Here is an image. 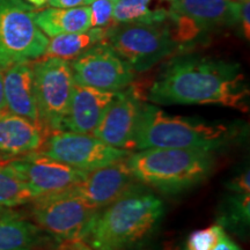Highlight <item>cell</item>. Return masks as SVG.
<instances>
[{
	"mask_svg": "<svg viewBox=\"0 0 250 250\" xmlns=\"http://www.w3.org/2000/svg\"><path fill=\"white\" fill-rule=\"evenodd\" d=\"M57 250H94L92 247H89L83 240H78L73 242L59 243Z\"/></svg>",
	"mask_w": 250,
	"mask_h": 250,
	"instance_id": "29",
	"label": "cell"
},
{
	"mask_svg": "<svg viewBox=\"0 0 250 250\" xmlns=\"http://www.w3.org/2000/svg\"><path fill=\"white\" fill-rule=\"evenodd\" d=\"M249 88L237 62L181 56L166 65L149 85L146 99L155 104L221 105L247 112Z\"/></svg>",
	"mask_w": 250,
	"mask_h": 250,
	"instance_id": "1",
	"label": "cell"
},
{
	"mask_svg": "<svg viewBox=\"0 0 250 250\" xmlns=\"http://www.w3.org/2000/svg\"><path fill=\"white\" fill-rule=\"evenodd\" d=\"M226 235L225 228L218 223L193 230L188 236L184 250H212Z\"/></svg>",
	"mask_w": 250,
	"mask_h": 250,
	"instance_id": "24",
	"label": "cell"
},
{
	"mask_svg": "<svg viewBox=\"0 0 250 250\" xmlns=\"http://www.w3.org/2000/svg\"><path fill=\"white\" fill-rule=\"evenodd\" d=\"M95 0H49L48 4L50 7L56 8H73L88 6Z\"/></svg>",
	"mask_w": 250,
	"mask_h": 250,
	"instance_id": "28",
	"label": "cell"
},
{
	"mask_svg": "<svg viewBox=\"0 0 250 250\" xmlns=\"http://www.w3.org/2000/svg\"><path fill=\"white\" fill-rule=\"evenodd\" d=\"M35 196L8 162H0V206L15 208L31 203Z\"/></svg>",
	"mask_w": 250,
	"mask_h": 250,
	"instance_id": "22",
	"label": "cell"
},
{
	"mask_svg": "<svg viewBox=\"0 0 250 250\" xmlns=\"http://www.w3.org/2000/svg\"><path fill=\"white\" fill-rule=\"evenodd\" d=\"M143 105L142 95L131 83L127 88L117 92L93 134L112 147L133 151Z\"/></svg>",
	"mask_w": 250,
	"mask_h": 250,
	"instance_id": "12",
	"label": "cell"
},
{
	"mask_svg": "<svg viewBox=\"0 0 250 250\" xmlns=\"http://www.w3.org/2000/svg\"><path fill=\"white\" fill-rule=\"evenodd\" d=\"M52 240L36 224L13 211L0 215V250H42Z\"/></svg>",
	"mask_w": 250,
	"mask_h": 250,
	"instance_id": "18",
	"label": "cell"
},
{
	"mask_svg": "<svg viewBox=\"0 0 250 250\" xmlns=\"http://www.w3.org/2000/svg\"><path fill=\"white\" fill-rule=\"evenodd\" d=\"M237 136L239 129L234 125L174 116L144 103L137 127L136 151L180 148L214 153L227 147Z\"/></svg>",
	"mask_w": 250,
	"mask_h": 250,
	"instance_id": "3",
	"label": "cell"
},
{
	"mask_svg": "<svg viewBox=\"0 0 250 250\" xmlns=\"http://www.w3.org/2000/svg\"><path fill=\"white\" fill-rule=\"evenodd\" d=\"M133 250H182L179 245L173 241L164 242L158 246H149V247H138Z\"/></svg>",
	"mask_w": 250,
	"mask_h": 250,
	"instance_id": "30",
	"label": "cell"
},
{
	"mask_svg": "<svg viewBox=\"0 0 250 250\" xmlns=\"http://www.w3.org/2000/svg\"><path fill=\"white\" fill-rule=\"evenodd\" d=\"M2 81L8 112L40 124L31 62H17L6 67L2 71Z\"/></svg>",
	"mask_w": 250,
	"mask_h": 250,
	"instance_id": "17",
	"label": "cell"
},
{
	"mask_svg": "<svg viewBox=\"0 0 250 250\" xmlns=\"http://www.w3.org/2000/svg\"><path fill=\"white\" fill-rule=\"evenodd\" d=\"M35 8L23 0H0V68L42 58L48 37L34 20Z\"/></svg>",
	"mask_w": 250,
	"mask_h": 250,
	"instance_id": "5",
	"label": "cell"
},
{
	"mask_svg": "<svg viewBox=\"0 0 250 250\" xmlns=\"http://www.w3.org/2000/svg\"><path fill=\"white\" fill-rule=\"evenodd\" d=\"M27 2H29L34 6V7H42V6H44L45 4H48L49 0H26Z\"/></svg>",
	"mask_w": 250,
	"mask_h": 250,
	"instance_id": "33",
	"label": "cell"
},
{
	"mask_svg": "<svg viewBox=\"0 0 250 250\" xmlns=\"http://www.w3.org/2000/svg\"><path fill=\"white\" fill-rule=\"evenodd\" d=\"M174 13L184 15L204 30L235 26L240 21L241 0H165Z\"/></svg>",
	"mask_w": 250,
	"mask_h": 250,
	"instance_id": "16",
	"label": "cell"
},
{
	"mask_svg": "<svg viewBox=\"0 0 250 250\" xmlns=\"http://www.w3.org/2000/svg\"><path fill=\"white\" fill-rule=\"evenodd\" d=\"M31 204L34 224L57 243L85 240L101 210L89 205L68 190L37 197Z\"/></svg>",
	"mask_w": 250,
	"mask_h": 250,
	"instance_id": "6",
	"label": "cell"
},
{
	"mask_svg": "<svg viewBox=\"0 0 250 250\" xmlns=\"http://www.w3.org/2000/svg\"><path fill=\"white\" fill-rule=\"evenodd\" d=\"M34 20L45 36L54 37L62 34L80 33L92 28L90 7L45 8L35 12Z\"/></svg>",
	"mask_w": 250,
	"mask_h": 250,
	"instance_id": "19",
	"label": "cell"
},
{
	"mask_svg": "<svg viewBox=\"0 0 250 250\" xmlns=\"http://www.w3.org/2000/svg\"><path fill=\"white\" fill-rule=\"evenodd\" d=\"M142 188L127 167L126 159H124L87 171L85 179L68 191L94 208H103Z\"/></svg>",
	"mask_w": 250,
	"mask_h": 250,
	"instance_id": "13",
	"label": "cell"
},
{
	"mask_svg": "<svg viewBox=\"0 0 250 250\" xmlns=\"http://www.w3.org/2000/svg\"><path fill=\"white\" fill-rule=\"evenodd\" d=\"M117 92H108L74 83L64 130L93 134Z\"/></svg>",
	"mask_w": 250,
	"mask_h": 250,
	"instance_id": "14",
	"label": "cell"
},
{
	"mask_svg": "<svg viewBox=\"0 0 250 250\" xmlns=\"http://www.w3.org/2000/svg\"><path fill=\"white\" fill-rule=\"evenodd\" d=\"M250 175L249 169L242 171L227 184V189L232 192L249 193L250 192Z\"/></svg>",
	"mask_w": 250,
	"mask_h": 250,
	"instance_id": "26",
	"label": "cell"
},
{
	"mask_svg": "<svg viewBox=\"0 0 250 250\" xmlns=\"http://www.w3.org/2000/svg\"><path fill=\"white\" fill-rule=\"evenodd\" d=\"M7 211H9L8 208H1V206H0V215L4 214V213H6V212H7Z\"/></svg>",
	"mask_w": 250,
	"mask_h": 250,
	"instance_id": "34",
	"label": "cell"
},
{
	"mask_svg": "<svg viewBox=\"0 0 250 250\" xmlns=\"http://www.w3.org/2000/svg\"><path fill=\"white\" fill-rule=\"evenodd\" d=\"M42 125L19 115H0V159L12 160L39 151L48 136Z\"/></svg>",
	"mask_w": 250,
	"mask_h": 250,
	"instance_id": "15",
	"label": "cell"
},
{
	"mask_svg": "<svg viewBox=\"0 0 250 250\" xmlns=\"http://www.w3.org/2000/svg\"><path fill=\"white\" fill-rule=\"evenodd\" d=\"M212 250H242V249L240 248V247L237 246L229 236L226 235Z\"/></svg>",
	"mask_w": 250,
	"mask_h": 250,
	"instance_id": "31",
	"label": "cell"
},
{
	"mask_svg": "<svg viewBox=\"0 0 250 250\" xmlns=\"http://www.w3.org/2000/svg\"><path fill=\"white\" fill-rule=\"evenodd\" d=\"M126 165L143 187L180 193L208 179L215 166L212 152L180 148H146L130 154Z\"/></svg>",
	"mask_w": 250,
	"mask_h": 250,
	"instance_id": "4",
	"label": "cell"
},
{
	"mask_svg": "<svg viewBox=\"0 0 250 250\" xmlns=\"http://www.w3.org/2000/svg\"><path fill=\"white\" fill-rule=\"evenodd\" d=\"M164 213V202L142 188L101 208L83 241L94 250H133L154 232Z\"/></svg>",
	"mask_w": 250,
	"mask_h": 250,
	"instance_id": "2",
	"label": "cell"
},
{
	"mask_svg": "<svg viewBox=\"0 0 250 250\" xmlns=\"http://www.w3.org/2000/svg\"><path fill=\"white\" fill-rule=\"evenodd\" d=\"M40 124L48 131L64 130V122L74 87L70 62L43 58L31 62Z\"/></svg>",
	"mask_w": 250,
	"mask_h": 250,
	"instance_id": "8",
	"label": "cell"
},
{
	"mask_svg": "<svg viewBox=\"0 0 250 250\" xmlns=\"http://www.w3.org/2000/svg\"><path fill=\"white\" fill-rule=\"evenodd\" d=\"M161 0H117L112 12V24L165 23L168 9L159 6Z\"/></svg>",
	"mask_w": 250,
	"mask_h": 250,
	"instance_id": "21",
	"label": "cell"
},
{
	"mask_svg": "<svg viewBox=\"0 0 250 250\" xmlns=\"http://www.w3.org/2000/svg\"><path fill=\"white\" fill-rule=\"evenodd\" d=\"M242 27L243 37L250 39V0H241L240 5V21Z\"/></svg>",
	"mask_w": 250,
	"mask_h": 250,
	"instance_id": "27",
	"label": "cell"
},
{
	"mask_svg": "<svg viewBox=\"0 0 250 250\" xmlns=\"http://www.w3.org/2000/svg\"><path fill=\"white\" fill-rule=\"evenodd\" d=\"M20 175L35 198L71 189L85 179L83 171L54 159L33 152L7 161Z\"/></svg>",
	"mask_w": 250,
	"mask_h": 250,
	"instance_id": "11",
	"label": "cell"
},
{
	"mask_svg": "<svg viewBox=\"0 0 250 250\" xmlns=\"http://www.w3.org/2000/svg\"><path fill=\"white\" fill-rule=\"evenodd\" d=\"M2 71L0 68V115L8 112L7 105L5 101V93H4V81H2Z\"/></svg>",
	"mask_w": 250,
	"mask_h": 250,
	"instance_id": "32",
	"label": "cell"
},
{
	"mask_svg": "<svg viewBox=\"0 0 250 250\" xmlns=\"http://www.w3.org/2000/svg\"><path fill=\"white\" fill-rule=\"evenodd\" d=\"M74 83L108 92H121L133 83L136 71L107 41L87 50L70 62Z\"/></svg>",
	"mask_w": 250,
	"mask_h": 250,
	"instance_id": "10",
	"label": "cell"
},
{
	"mask_svg": "<svg viewBox=\"0 0 250 250\" xmlns=\"http://www.w3.org/2000/svg\"><path fill=\"white\" fill-rule=\"evenodd\" d=\"M107 29L89 28L80 33L62 34L54 36L48 42L43 58H59L64 61H73L87 50L105 40Z\"/></svg>",
	"mask_w": 250,
	"mask_h": 250,
	"instance_id": "20",
	"label": "cell"
},
{
	"mask_svg": "<svg viewBox=\"0 0 250 250\" xmlns=\"http://www.w3.org/2000/svg\"><path fill=\"white\" fill-rule=\"evenodd\" d=\"M105 41L136 72L149 70L180 48L164 23L112 24Z\"/></svg>",
	"mask_w": 250,
	"mask_h": 250,
	"instance_id": "7",
	"label": "cell"
},
{
	"mask_svg": "<svg viewBox=\"0 0 250 250\" xmlns=\"http://www.w3.org/2000/svg\"><path fill=\"white\" fill-rule=\"evenodd\" d=\"M37 152L76 169L90 171L124 160L131 152L112 147L94 134L61 130L50 132Z\"/></svg>",
	"mask_w": 250,
	"mask_h": 250,
	"instance_id": "9",
	"label": "cell"
},
{
	"mask_svg": "<svg viewBox=\"0 0 250 250\" xmlns=\"http://www.w3.org/2000/svg\"><path fill=\"white\" fill-rule=\"evenodd\" d=\"M117 0H95L90 6L92 28L107 29L112 26V12Z\"/></svg>",
	"mask_w": 250,
	"mask_h": 250,
	"instance_id": "25",
	"label": "cell"
},
{
	"mask_svg": "<svg viewBox=\"0 0 250 250\" xmlns=\"http://www.w3.org/2000/svg\"><path fill=\"white\" fill-rule=\"evenodd\" d=\"M250 193L233 192L221 205L219 221L224 228L228 227L235 233L245 234L249 228Z\"/></svg>",
	"mask_w": 250,
	"mask_h": 250,
	"instance_id": "23",
	"label": "cell"
}]
</instances>
